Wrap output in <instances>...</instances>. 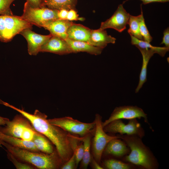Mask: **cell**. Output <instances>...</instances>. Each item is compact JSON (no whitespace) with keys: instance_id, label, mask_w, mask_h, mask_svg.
<instances>
[{"instance_id":"obj_1","label":"cell","mask_w":169,"mask_h":169,"mask_svg":"<svg viewBox=\"0 0 169 169\" xmlns=\"http://www.w3.org/2000/svg\"><path fill=\"white\" fill-rule=\"evenodd\" d=\"M4 105L24 116L37 131L47 137L55 146L64 163L71 157L73 151L70 144L69 133L59 127L50 123L46 115L37 110L32 114L7 103L4 102Z\"/></svg>"},{"instance_id":"obj_2","label":"cell","mask_w":169,"mask_h":169,"mask_svg":"<svg viewBox=\"0 0 169 169\" xmlns=\"http://www.w3.org/2000/svg\"><path fill=\"white\" fill-rule=\"evenodd\" d=\"M118 138L123 141L130 149L123 161L146 169L158 168L157 161L150 150L143 142L141 138L135 136L118 134Z\"/></svg>"},{"instance_id":"obj_3","label":"cell","mask_w":169,"mask_h":169,"mask_svg":"<svg viewBox=\"0 0 169 169\" xmlns=\"http://www.w3.org/2000/svg\"><path fill=\"white\" fill-rule=\"evenodd\" d=\"M0 145L18 159L39 169H59L64 163L56 150L47 154L36 152L14 147L0 140Z\"/></svg>"},{"instance_id":"obj_4","label":"cell","mask_w":169,"mask_h":169,"mask_svg":"<svg viewBox=\"0 0 169 169\" xmlns=\"http://www.w3.org/2000/svg\"><path fill=\"white\" fill-rule=\"evenodd\" d=\"M36 131L30 121L21 114L16 115L4 127L0 125L2 133L28 141H32Z\"/></svg>"},{"instance_id":"obj_5","label":"cell","mask_w":169,"mask_h":169,"mask_svg":"<svg viewBox=\"0 0 169 169\" xmlns=\"http://www.w3.org/2000/svg\"><path fill=\"white\" fill-rule=\"evenodd\" d=\"M33 25L21 16L14 15H0V40L8 42L23 30L32 28Z\"/></svg>"},{"instance_id":"obj_6","label":"cell","mask_w":169,"mask_h":169,"mask_svg":"<svg viewBox=\"0 0 169 169\" xmlns=\"http://www.w3.org/2000/svg\"><path fill=\"white\" fill-rule=\"evenodd\" d=\"M58 10L45 7L35 8L26 2L21 17L32 25L44 27L52 21L59 19Z\"/></svg>"},{"instance_id":"obj_7","label":"cell","mask_w":169,"mask_h":169,"mask_svg":"<svg viewBox=\"0 0 169 169\" xmlns=\"http://www.w3.org/2000/svg\"><path fill=\"white\" fill-rule=\"evenodd\" d=\"M48 120L51 124L59 127L72 135H79V137H83L94 131L95 129V120L91 123H84L69 116Z\"/></svg>"},{"instance_id":"obj_8","label":"cell","mask_w":169,"mask_h":169,"mask_svg":"<svg viewBox=\"0 0 169 169\" xmlns=\"http://www.w3.org/2000/svg\"><path fill=\"white\" fill-rule=\"evenodd\" d=\"M102 117L99 114L95 115L94 120L95 122V130L91 144L92 155L95 161L99 164L104 150L111 140L118 138L117 136H110L105 131L102 126Z\"/></svg>"},{"instance_id":"obj_9","label":"cell","mask_w":169,"mask_h":169,"mask_svg":"<svg viewBox=\"0 0 169 169\" xmlns=\"http://www.w3.org/2000/svg\"><path fill=\"white\" fill-rule=\"evenodd\" d=\"M103 128L106 132L135 135L141 138L145 135L144 129L136 119L129 120L127 124H125L121 119L115 120Z\"/></svg>"},{"instance_id":"obj_10","label":"cell","mask_w":169,"mask_h":169,"mask_svg":"<svg viewBox=\"0 0 169 169\" xmlns=\"http://www.w3.org/2000/svg\"><path fill=\"white\" fill-rule=\"evenodd\" d=\"M147 114L143 110L136 106L127 105L116 107L109 118L102 122L103 128L110 122L116 120L141 119L143 118L145 122L149 125Z\"/></svg>"},{"instance_id":"obj_11","label":"cell","mask_w":169,"mask_h":169,"mask_svg":"<svg viewBox=\"0 0 169 169\" xmlns=\"http://www.w3.org/2000/svg\"><path fill=\"white\" fill-rule=\"evenodd\" d=\"M130 15L124 8L123 4H120L110 18L101 22L99 28L101 30L112 28L121 32L126 28Z\"/></svg>"},{"instance_id":"obj_12","label":"cell","mask_w":169,"mask_h":169,"mask_svg":"<svg viewBox=\"0 0 169 169\" xmlns=\"http://www.w3.org/2000/svg\"><path fill=\"white\" fill-rule=\"evenodd\" d=\"M26 40L28 43V52L29 54L36 55L40 52L42 46L52 36L38 34L33 31L31 28L23 30L20 33Z\"/></svg>"},{"instance_id":"obj_13","label":"cell","mask_w":169,"mask_h":169,"mask_svg":"<svg viewBox=\"0 0 169 169\" xmlns=\"http://www.w3.org/2000/svg\"><path fill=\"white\" fill-rule=\"evenodd\" d=\"M142 56V66L139 76V80L138 85L136 89L135 92L138 93L142 88L144 84L147 80V67L151 58L155 53L158 54L162 57H164L166 53L169 51V48L166 47H159L157 49H141L138 48Z\"/></svg>"},{"instance_id":"obj_14","label":"cell","mask_w":169,"mask_h":169,"mask_svg":"<svg viewBox=\"0 0 169 169\" xmlns=\"http://www.w3.org/2000/svg\"><path fill=\"white\" fill-rule=\"evenodd\" d=\"M40 52H50L59 55L73 53L65 40L53 35L42 46Z\"/></svg>"},{"instance_id":"obj_15","label":"cell","mask_w":169,"mask_h":169,"mask_svg":"<svg viewBox=\"0 0 169 169\" xmlns=\"http://www.w3.org/2000/svg\"><path fill=\"white\" fill-rule=\"evenodd\" d=\"M130 152L129 147L123 141L120 139L116 138L107 143L103 154L116 157L123 158Z\"/></svg>"},{"instance_id":"obj_16","label":"cell","mask_w":169,"mask_h":169,"mask_svg":"<svg viewBox=\"0 0 169 169\" xmlns=\"http://www.w3.org/2000/svg\"><path fill=\"white\" fill-rule=\"evenodd\" d=\"M73 23L67 20L57 19L49 23L43 28L49 30L52 35L65 40L67 38V31Z\"/></svg>"},{"instance_id":"obj_17","label":"cell","mask_w":169,"mask_h":169,"mask_svg":"<svg viewBox=\"0 0 169 169\" xmlns=\"http://www.w3.org/2000/svg\"><path fill=\"white\" fill-rule=\"evenodd\" d=\"M115 40L116 38L108 35L106 30L99 28L91 30L90 37L88 42L94 46L103 49L108 44H115Z\"/></svg>"},{"instance_id":"obj_18","label":"cell","mask_w":169,"mask_h":169,"mask_svg":"<svg viewBox=\"0 0 169 169\" xmlns=\"http://www.w3.org/2000/svg\"><path fill=\"white\" fill-rule=\"evenodd\" d=\"M91 29L79 24L73 23L68 28L67 38L69 39L88 42L90 37Z\"/></svg>"},{"instance_id":"obj_19","label":"cell","mask_w":169,"mask_h":169,"mask_svg":"<svg viewBox=\"0 0 169 169\" xmlns=\"http://www.w3.org/2000/svg\"><path fill=\"white\" fill-rule=\"evenodd\" d=\"M0 140L16 148L34 152H40L32 141H26L6 135L0 132Z\"/></svg>"},{"instance_id":"obj_20","label":"cell","mask_w":169,"mask_h":169,"mask_svg":"<svg viewBox=\"0 0 169 169\" xmlns=\"http://www.w3.org/2000/svg\"><path fill=\"white\" fill-rule=\"evenodd\" d=\"M72 50L73 53L86 52L90 54L98 55L101 54L103 49L94 46L88 42L75 41L67 38L65 40Z\"/></svg>"},{"instance_id":"obj_21","label":"cell","mask_w":169,"mask_h":169,"mask_svg":"<svg viewBox=\"0 0 169 169\" xmlns=\"http://www.w3.org/2000/svg\"><path fill=\"white\" fill-rule=\"evenodd\" d=\"M32 141L38 150L41 152L51 154L56 149L54 145L45 136L37 131L34 135Z\"/></svg>"},{"instance_id":"obj_22","label":"cell","mask_w":169,"mask_h":169,"mask_svg":"<svg viewBox=\"0 0 169 169\" xmlns=\"http://www.w3.org/2000/svg\"><path fill=\"white\" fill-rule=\"evenodd\" d=\"M77 0H42L41 7L58 10L75 9Z\"/></svg>"},{"instance_id":"obj_23","label":"cell","mask_w":169,"mask_h":169,"mask_svg":"<svg viewBox=\"0 0 169 169\" xmlns=\"http://www.w3.org/2000/svg\"><path fill=\"white\" fill-rule=\"evenodd\" d=\"M95 131L83 137L75 135L77 139L83 142L84 145V155L80 167L81 169H87L90 164L91 155L90 153L91 140L94 135Z\"/></svg>"},{"instance_id":"obj_24","label":"cell","mask_w":169,"mask_h":169,"mask_svg":"<svg viewBox=\"0 0 169 169\" xmlns=\"http://www.w3.org/2000/svg\"><path fill=\"white\" fill-rule=\"evenodd\" d=\"M102 167L106 169H132L136 168L134 165L114 158L102 161Z\"/></svg>"},{"instance_id":"obj_25","label":"cell","mask_w":169,"mask_h":169,"mask_svg":"<svg viewBox=\"0 0 169 169\" xmlns=\"http://www.w3.org/2000/svg\"><path fill=\"white\" fill-rule=\"evenodd\" d=\"M140 14L137 16L130 15L128 23L129 28L127 32L130 35L143 40L140 30Z\"/></svg>"},{"instance_id":"obj_26","label":"cell","mask_w":169,"mask_h":169,"mask_svg":"<svg viewBox=\"0 0 169 169\" xmlns=\"http://www.w3.org/2000/svg\"><path fill=\"white\" fill-rule=\"evenodd\" d=\"M140 30L143 40L150 43L152 41V38L150 35L145 23L141 5L140 21Z\"/></svg>"},{"instance_id":"obj_27","label":"cell","mask_w":169,"mask_h":169,"mask_svg":"<svg viewBox=\"0 0 169 169\" xmlns=\"http://www.w3.org/2000/svg\"><path fill=\"white\" fill-rule=\"evenodd\" d=\"M7 152L8 158L13 164L17 169H36L32 165L18 159L9 152L6 151Z\"/></svg>"},{"instance_id":"obj_28","label":"cell","mask_w":169,"mask_h":169,"mask_svg":"<svg viewBox=\"0 0 169 169\" xmlns=\"http://www.w3.org/2000/svg\"><path fill=\"white\" fill-rule=\"evenodd\" d=\"M15 0H0V15H13L10 8V6Z\"/></svg>"},{"instance_id":"obj_29","label":"cell","mask_w":169,"mask_h":169,"mask_svg":"<svg viewBox=\"0 0 169 169\" xmlns=\"http://www.w3.org/2000/svg\"><path fill=\"white\" fill-rule=\"evenodd\" d=\"M77 167L75 156L74 153H73L69 159L63 164L60 169H75Z\"/></svg>"},{"instance_id":"obj_30","label":"cell","mask_w":169,"mask_h":169,"mask_svg":"<svg viewBox=\"0 0 169 169\" xmlns=\"http://www.w3.org/2000/svg\"><path fill=\"white\" fill-rule=\"evenodd\" d=\"M84 19V18H83L79 17L75 9H71L68 10L67 20L69 21L78 20L83 21Z\"/></svg>"},{"instance_id":"obj_31","label":"cell","mask_w":169,"mask_h":169,"mask_svg":"<svg viewBox=\"0 0 169 169\" xmlns=\"http://www.w3.org/2000/svg\"><path fill=\"white\" fill-rule=\"evenodd\" d=\"M161 44H164L165 47L169 48V29L167 28L163 32L162 40Z\"/></svg>"},{"instance_id":"obj_32","label":"cell","mask_w":169,"mask_h":169,"mask_svg":"<svg viewBox=\"0 0 169 169\" xmlns=\"http://www.w3.org/2000/svg\"><path fill=\"white\" fill-rule=\"evenodd\" d=\"M90 163V164L91 167L93 169H104L102 166L95 161L92 155H91Z\"/></svg>"},{"instance_id":"obj_33","label":"cell","mask_w":169,"mask_h":169,"mask_svg":"<svg viewBox=\"0 0 169 169\" xmlns=\"http://www.w3.org/2000/svg\"><path fill=\"white\" fill-rule=\"evenodd\" d=\"M68 10L65 9H61L58 10V18L63 20H67Z\"/></svg>"},{"instance_id":"obj_34","label":"cell","mask_w":169,"mask_h":169,"mask_svg":"<svg viewBox=\"0 0 169 169\" xmlns=\"http://www.w3.org/2000/svg\"><path fill=\"white\" fill-rule=\"evenodd\" d=\"M32 6L35 8L41 7L42 0H26Z\"/></svg>"},{"instance_id":"obj_35","label":"cell","mask_w":169,"mask_h":169,"mask_svg":"<svg viewBox=\"0 0 169 169\" xmlns=\"http://www.w3.org/2000/svg\"><path fill=\"white\" fill-rule=\"evenodd\" d=\"M129 0H126L123 2V3ZM142 2V4H146L150 3L153 2H161L165 3L169 2V0H140Z\"/></svg>"},{"instance_id":"obj_36","label":"cell","mask_w":169,"mask_h":169,"mask_svg":"<svg viewBox=\"0 0 169 169\" xmlns=\"http://www.w3.org/2000/svg\"><path fill=\"white\" fill-rule=\"evenodd\" d=\"M9 120L7 118L0 116V125H5Z\"/></svg>"}]
</instances>
